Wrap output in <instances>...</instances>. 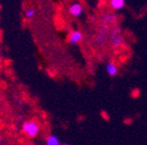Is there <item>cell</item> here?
<instances>
[{
	"instance_id": "11",
	"label": "cell",
	"mask_w": 147,
	"mask_h": 145,
	"mask_svg": "<svg viewBox=\"0 0 147 145\" xmlns=\"http://www.w3.org/2000/svg\"><path fill=\"white\" fill-rule=\"evenodd\" d=\"M2 134H1V132H0V145H2Z\"/></svg>"
},
{
	"instance_id": "10",
	"label": "cell",
	"mask_w": 147,
	"mask_h": 145,
	"mask_svg": "<svg viewBox=\"0 0 147 145\" xmlns=\"http://www.w3.org/2000/svg\"><path fill=\"white\" fill-rule=\"evenodd\" d=\"M36 14V9L33 8V7H30V8H27L25 11V16L27 18H33Z\"/></svg>"
},
{
	"instance_id": "5",
	"label": "cell",
	"mask_w": 147,
	"mask_h": 145,
	"mask_svg": "<svg viewBox=\"0 0 147 145\" xmlns=\"http://www.w3.org/2000/svg\"><path fill=\"white\" fill-rule=\"evenodd\" d=\"M84 11V8H83V5L79 2H75L73 4L69 5V13L71 14L74 17H79L81 14Z\"/></svg>"
},
{
	"instance_id": "12",
	"label": "cell",
	"mask_w": 147,
	"mask_h": 145,
	"mask_svg": "<svg viewBox=\"0 0 147 145\" xmlns=\"http://www.w3.org/2000/svg\"><path fill=\"white\" fill-rule=\"evenodd\" d=\"M61 145H69V144H61Z\"/></svg>"
},
{
	"instance_id": "4",
	"label": "cell",
	"mask_w": 147,
	"mask_h": 145,
	"mask_svg": "<svg viewBox=\"0 0 147 145\" xmlns=\"http://www.w3.org/2000/svg\"><path fill=\"white\" fill-rule=\"evenodd\" d=\"M83 39H84V35H83V33L81 32V31L74 30V31H71L69 34V36H67V43H69V45L76 46V45H79V44L83 41Z\"/></svg>"
},
{
	"instance_id": "8",
	"label": "cell",
	"mask_w": 147,
	"mask_h": 145,
	"mask_svg": "<svg viewBox=\"0 0 147 145\" xmlns=\"http://www.w3.org/2000/svg\"><path fill=\"white\" fill-rule=\"evenodd\" d=\"M108 4L111 10H121L126 5V1L125 0H110Z\"/></svg>"
},
{
	"instance_id": "3",
	"label": "cell",
	"mask_w": 147,
	"mask_h": 145,
	"mask_svg": "<svg viewBox=\"0 0 147 145\" xmlns=\"http://www.w3.org/2000/svg\"><path fill=\"white\" fill-rule=\"evenodd\" d=\"M108 35H109V27L104 23H99L98 30H97L96 36H95V44L99 47L105 45L108 40Z\"/></svg>"
},
{
	"instance_id": "9",
	"label": "cell",
	"mask_w": 147,
	"mask_h": 145,
	"mask_svg": "<svg viewBox=\"0 0 147 145\" xmlns=\"http://www.w3.org/2000/svg\"><path fill=\"white\" fill-rule=\"evenodd\" d=\"M45 145H61V143H60L59 138H58L56 135L50 134V135H48L47 138H46Z\"/></svg>"
},
{
	"instance_id": "2",
	"label": "cell",
	"mask_w": 147,
	"mask_h": 145,
	"mask_svg": "<svg viewBox=\"0 0 147 145\" xmlns=\"http://www.w3.org/2000/svg\"><path fill=\"white\" fill-rule=\"evenodd\" d=\"M40 124L36 120H28L22 125V132L25 134L28 138H36L40 133Z\"/></svg>"
},
{
	"instance_id": "1",
	"label": "cell",
	"mask_w": 147,
	"mask_h": 145,
	"mask_svg": "<svg viewBox=\"0 0 147 145\" xmlns=\"http://www.w3.org/2000/svg\"><path fill=\"white\" fill-rule=\"evenodd\" d=\"M108 41H109L110 46L113 49H119L125 44V39L123 36V33L121 27L117 25L110 27L109 29V35H108Z\"/></svg>"
},
{
	"instance_id": "6",
	"label": "cell",
	"mask_w": 147,
	"mask_h": 145,
	"mask_svg": "<svg viewBox=\"0 0 147 145\" xmlns=\"http://www.w3.org/2000/svg\"><path fill=\"white\" fill-rule=\"evenodd\" d=\"M117 21V15L115 13H111V12H106L103 15L101 16L100 18V23H104V25H115V23Z\"/></svg>"
},
{
	"instance_id": "7",
	"label": "cell",
	"mask_w": 147,
	"mask_h": 145,
	"mask_svg": "<svg viewBox=\"0 0 147 145\" xmlns=\"http://www.w3.org/2000/svg\"><path fill=\"white\" fill-rule=\"evenodd\" d=\"M105 70H106V73H107L109 76L115 77V76H117V73H119V67H117V65L115 63L109 61L106 63Z\"/></svg>"
}]
</instances>
